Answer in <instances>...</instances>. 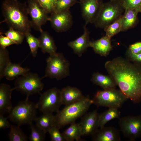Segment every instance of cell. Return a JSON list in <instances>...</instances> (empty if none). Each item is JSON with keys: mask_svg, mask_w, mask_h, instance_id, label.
Returning a JSON list of instances; mask_svg holds the SVG:
<instances>
[{"mask_svg": "<svg viewBox=\"0 0 141 141\" xmlns=\"http://www.w3.org/2000/svg\"><path fill=\"white\" fill-rule=\"evenodd\" d=\"M126 55L127 59L128 60L134 63L141 66V53L134 54L127 49Z\"/></svg>", "mask_w": 141, "mask_h": 141, "instance_id": "cell-37", "label": "cell"}, {"mask_svg": "<svg viewBox=\"0 0 141 141\" xmlns=\"http://www.w3.org/2000/svg\"><path fill=\"white\" fill-rule=\"evenodd\" d=\"M4 34L16 44H21L25 37L23 33L10 28Z\"/></svg>", "mask_w": 141, "mask_h": 141, "instance_id": "cell-32", "label": "cell"}, {"mask_svg": "<svg viewBox=\"0 0 141 141\" xmlns=\"http://www.w3.org/2000/svg\"><path fill=\"white\" fill-rule=\"evenodd\" d=\"M31 129L29 138L31 141H43L45 140L46 132L32 123L29 125Z\"/></svg>", "mask_w": 141, "mask_h": 141, "instance_id": "cell-30", "label": "cell"}, {"mask_svg": "<svg viewBox=\"0 0 141 141\" xmlns=\"http://www.w3.org/2000/svg\"><path fill=\"white\" fill-rule=\"evenodd\" d=\"M38 102L36 104L37 109L43 113H57L62 105L60 90L54 87L41 94Z\"/></svg>", "mask_w": 141, "mask_h": 141, "instance_id": "cell-9", "label": "cell"}, {"mask_svg": "<svg viewBox=\"0 0 141 141\" xmlns=\"http://www.w3.org/2000/svg\"><path fill=\"white\" fill-rule=\"evenodd\" d=\"M45 75L46 77L61 80L68 76L69 73V63L61 53L56 52L50 55L46 60Z\"/></svg>", "mask_w": 141, "mask_h": 141, "instance_id": "cell-5", "label": "cell"}, {"mask_svg": "<svg viewBox=\"0 0 141 141\" xmlns=\"http://www.w3.org/2000/svg\"><path fill=\"white\" fill-rule=\"evenodd\" d=\"M128 49L134 54L141 53V42H137L130 45Z\"/></svg>", "mask_w": 141, "mask_h": 141, "instance_id": "cell-39", "label": "cell"}, {"mask_svg": "<svg viewBox=\"0 0 141 141\" xmlns=\"http://www.w3.org/2000/svg\"><path fill=\"white\" fill-rule=\"evenodd\" d=\"M86 25L85 24L84 26L83 33L81 36L68 43L74 52L79 57L81 56L87 48L90 47V32L86 27Z\"/></svg>", "mask_w": 141, "mask_h": 141, "instance_id": "cell-16", "label": "cell"}, {"mask_svg": "<svg viewBox=\"0 0 141 141\" xmlns=\"http://www.w3.org/2000/svg\"><path fill=\"white\" fill-rule=\"evenodd\" d=\"M65 141H79L82 136L81 130L79 123L74 122L70 124V126L62 133Z\"/></svg>", "mask_w": 141, "mask_h": 141, "instance_id": "cell-25", "label": "cell"}, {"mask_svg": "<svg viewBox=\"0 0 141 141\" xmlns=\"http://www.w3.org/2000/svg\"><path fill=\"white\" fill-rule=\"evenodd\" d=\"M120 1L125 9L131 8L139 10L141 5V0H120Z\"/></svg>", "mask_w": 141, "mask_h": 141, "instance_id": "cell-36", "label": "cell"}, {"mask_svg": "<svg viewBox=\"0 0 141 141\" xmlns=\"http://www.w3.org/2000/svg\"><path fill=\"white\" fill-rule=\"evenodd\" d=\"M139 10L134 9H125L124 13L121 17L122 25V31H125L133 27L137 19Z\"/></svg>", "mask_w": 141, "mask_h": 141, "instance_id": "cell-22", "label": "cell"}, {"mask_svg": "<svg viewBox=\"0 0 141 141\" xmlns=\"http://www.w3.org/2000/svg\"><path fill=\"white\" fill-rule=\"evenodd\" d=\"M125 10L120 0H110L103 3L93 24L96 27L104 29L120 18Z\"/></svg>", "mask_w": 141, "mask_h": 141, "instance_id": "cell-4", "label": "cell"}, {"mask_svg": "<svg viewBox=\"0 0 141 141\" xmlns=\"http://www.w3.org/2000/svg\"><path fill=\"white\" fill-rule=\"evenodd\" d=\"M93 104L92 99L87 96L80 101L65 106L62 109L59 110L55 115L56 126L60 129L74 122L85 114Z\"/></svg>", "mask_w": 141, "mask_h": 141, "instance_id": "cell-3", "label": "cell"}, {"mask_svg": "<svg viewBox=\"0 0 141 141\" xmlns=\"http://www.w3.org/2000/svg\"><path fill=\"white\" fill-rule=\"evenodd\" d=\"M42 79L37 73L29 72L16 78L13 89L26 95L27 97L40 94L44 87Z\"/></svg>", "mask_w": 141, "mask_h": 141, "instance_id": "cell-7", "label": "cell"}, {"mask_svg": "<svg viewBox=\"0 0 141 141\" xmlns=\"http://www.w3.org/2000/svg\"><path fill=\"white\" fill-rule=\"evenodd\" d=\"M127 99L120 90L114 89L98 91L92 100L93 104L98 107H104L118 109Z\"/></svg>", "mask_w": 141, "mask_h": 141, "instance_id": "cell-8", "label": "cell"}, {"mask_svg": "<svg viewBox=\"0 0 141 141\" xmlns=\"http://www.w3.org/2000/svg\"><path fill=\"white\" fill-rule=\"evenodd\" d=\"M11 62L8 51L6 48L0 47V79L4 77V70Z\"/></svg>", "mask_w": 141, "mask_h": 141, "instance_id": "cell-29", "label": "cell"}, {"mask_svg": "<svg viewBox=\"0 0 141 141\" xmlns=\"http://www.w3.org/2000/svg\"><path fill=\"white\" fill-rule=\"evenodd\" d=\"M119 130L112 127L105 126L98 129L92 135L94 141H120L121 137Z\"/></svg>", "mask_w": 141, "mask_h": 141, "instance_id": "cell-15", "label": "cell"}, {"mask_svg": "<svg viewBox=\"0 0 141 141\" xmlns=\"http://www.w3.org/2000/svg\"><path fill=\"white\" fill-rule=\"evenodd\" d=\"M8 118H5L3 115H0V129H4L10 127L11 125L7 120Z\"/></svg>", "mask_w": 141, "mask_h": 141, "instance_id": "cell-40", "label": "cell"}, {"mask_svg": "<svg viewBox=\"0 0 141 141\" xmlns=\"http://www.w3.org/2000/svg\"><path fill=\"white\" fill-rule=\"evenodd\" d=\"M99 114L96 110L85 114L79 123L82 136H92L98 129Z\"/></svg>", "mask_w": 141, "mask_h": 141, "instance_id": "cell-14", "label": "cell"}, {"mask_svg": "<svg viewBox=\"0 0 141 141\" xmlns=\"http://www.w3.org/2000/svg\"><path fill=\"white\" fill-rule=\"evenodd\" d=\"M27 8L28 14L31 18L32 27L41 32L43 30L42 26L49 21L48 14L37 0H28Z\"/></svg>", "mask_w": 141, "mask_h": 141, "instance_id": "cell-11", "label": "cell"}, {"mask_svg": "<svg viewBox=\"0 0 141 141\" xmlns=\"http://www.w3.org/2000/svg\"><path fill=\"white\" fill-rule=\"evenodd\" d=\"M13 89L6 84L0 85V115L9 113L13 108L11 101Z\"/></svg>", "mask_w": 141, "mask_h": 141, "instance_id": "cell-17", "label": "cell"}, {"mask_svg": "<svg viewBox=\"0 0 141 141\" xmlns=\"http://www.w3.org/2000/svg\"><path fill=\"white\" fill-rule=\"evenodd\" d=\"M2 11L5 22L9 28L25 34L31 32L32 28L28 18L27 5L17 0H5L2 5Z\"/></svg>", "mask_w": 141, "mask_h": 141, "instance_id": "cell-2", "label": "cell"}, {"mask_svg": "<svg viewBox=\"0 0 141 141\" xmlns=\"http://www.w3.org/2000/svg\"><path fill=\"white\" fill-rule=\"evenodd\" d=\"M36 125L46 133L52 127L56 125L55 116L52 114L43 113L39 117H36L34 121Z\"/></svg>", "mask_w": 141, "mask_h": 141, "instance_id": "cell-24", "label": "cell"}, {"mask_svg": "<svg viewBox=\"0 0 141 141\" xmlns=\"http://www.w3.org/2000/svg\"><path fill=\"white\" fill-rule=\"evenodd\" d=\"M62 104L67 105L79 101L85 97L78 88L67 86L60 90Z\"/></svg>", "mask_w": 141, "mask_h": 141, "instance_id": "cell-18", "label": "cell"}, {"mask_svg": "<svg viewBox=\"0 0 141 141\" xmlns=\"http://www.w3.org/2000/svg\"><path fill=\"white\" fill-rule=\"evenodd\" d=\"M37 108L36 104L30 101L29 97L20 102L13 108L10 113L8 119L19 126L25 124H30L36 117Z\"/></svg>", "mask_w": 141, "mask_h": 141, "instance_id": "cell-6", "label": "cell"}, {"mask_svg": "<svg viewBox=\"0 0 141 141\" xmlns=\"http://www.w3.org/2000/svg\"><path fill=\"white\" fill-rule=\"evenodd\" d=\"M102 0H80L82 16L85 24L93 23L103 3Z\"/></svg>", "mask_w": 141, "mask_h": 141, "instance_id": "cell-13", "label": "cell"}, {"mask_svg": "<svg viewBox=\"0 0 141 141\" xmlns=\"http://www.w3.org/2000/svg\"><path fill=\"white\" fill-rule=\"evenodd\" d=\"M105 67L127 99L141 102V66L118 57L107 61Z\"/></svg>", "mask_w": 141, "mask_h": 141, "instance_id": "cell-1", "label": "cell"}, {"mask_svg": "<svg viewBox=\"0 0 141 141\" xmlns=\"http://www.w3.org/2000/svg\"><path fill=\"white\" fill-rule=\"evenodd\" d=\"M9 134V140L11 141H26V136L19 127L11 125Z\"/></svg>", "mask_w": 141, "mask_h": 141, "instance_id": "cell-28", "label": "cell"}, {"mask_svg": "<svg viewBox=\"0 0 141 141\" xmlns=\"http://www.w3.org/2000/svg\"><path fill=\"white\" fill-rule=\"evenodd\" d=\"M91 81L104 90L115 89L116 84L112 78L109 75H106L98 72L94 73L92 75Z\"/></svg>", "mask_w": 141, "mask_h": 141, "instance_id": "cell-21", "label": "cell"}, {"mask_svg": "<svg viewBox=\"0 0 141 141\" xmlns=\"http://www.w3.org/2000/svg\"><path fill=\"white\" fill-rule=\"evenodd\" d=\"M40 32L38 39L39 48L42 52L48 53L49 55L56 52L57 48L53 38L47 32L43 30Z\"/></svg>", "mask_w": 141, "mask_h": 141, "instance_id": "cell-20", "label": "cell"}, {"mask_svg": "<svg viewBox=\"0 0 141 141\" xmlns=\"http://www.w3.org/2000/svg\"><path fill=\"white\" fill-rule=\"evenodd\" d=\"M25 36L32 56L34 57H36L37 53L38 50L39 48L38 38H37L33 36L31 33V32L26 33Z\"/></svg>", "mask_w": 141, "mask_h": 141, "instance_id": "cell-31", "label": "cell"}, {"mask_svg": "<svg viewBox=\"0 0 141 141\" xmlns=\"http://www.w3.org/2000/svg\"><path fill=\"white\" fill-rule=\"evenodd\" d=\"M37 0L48 14H51L54 11L56 0Z\"/></svg>", "mask_w": 141, "mask_h": 141, "instance_id": "cell-35", "label": "cell"}, {"mask_svg": "<svg viewBox=\"0 0 141 141\" xmlns=\"http://www.w3.org/2000/svg\"><path fill=\"white\" fill-rule=\"evenodd\" d=\"M139 12H141V5L139 7Z\"/></svg>", "mask_w": 141, "mask_h": 141, "instance_id": "cell-41", "label": "cell"}, {"mask_svg": "<svg viewBox=\"0 0 141 141\" xmlns=\"http://www.w3.org/2000/svg\"><path fill=\"white\" fill-rule=\"evenodd\" d=\"M118 123L123 134L131 141L141 137V115L122 117L119 119Z\"/></svg>", "mask_w": 141, "mask_h": 141, "instance_id": "cell-10", "label": "cell"}, {"mask_svg": "<svg viewBox=\"0 0 141 141\" xmlns=\"http://www.w3.org/2000/svg\"><path fill=\"white\" fill-rule=\"evenodd\" d=\"M49 21L52 28L58 32L68 30L72 26L73 22L69 9L52 12L49 16Z\"/></svg>", "mask_w": 141, "mask_h": 141, "instance_id": "cell-12", "label": "cell"}, {"mask_svg": "<svg viewBox=\"0 0 141 141\" xmlns=\"http://www.w3.org/2000/svg\"><path fill=\"white\" fill-rule=\"evenodd\" d=\"M104 30L105 33V35L110 38L122 31L121 17L108 25Z\"/></svg>", "mask_w": 141, "mask_h": 141, "instance_id": "cell-27", "label": "cell"}, {"mask_svg": "<svg viewBox=\"0 0 141 141\" xmlns=\"http://www.w3.org/2000/svg\"><path fill=\"white\" fill-rule=\"evenodd\" d=\"M59 128L56 125L51 127L48 131L52 141H65L62 133H60Z\"/></svg>", "mask_w": 141, "mask_h": 141, "instance_id": "cell-34", "label": "cell"}, {"mask_svg": "<svg viewBox=\"0 0 141 141\" xmlns=\"http://www.w3.org/2000/svg\"><path fill=\"white\" fill-rule=\"evenodd\" d=\"M120 115V112L118 110V109L109 108L108 110L99 114V127L100 128L104 127L108 122L113 119L119 118Z\"/></svg>", "mask_w": 141, "mask_h": 141, "instance_id": "cell-26", "label": "cell"}, {"mask_svg": "<svg viewBox=\"0 0 141 141\" xmlns=\"http://www.w3.org/2000/svg\"><path fill=\"white\" fill-rule=\"evenodd\" d=\"M27 68H24L18 64L9 63L5 68L4 73V77L9 80H12L15 78L24 75L29 71Z\"/></svg>", "mask_w": 141, "mask_h": 141, "instance_id": "cell-23", "label": "cell"}, {"mask_svg": "<svg viewBox=\"0 0 141 141\" xmlns=\"http://www.w3.org/2000/svg\"><path fill=\"white\" fill-rule=\"evenodd\" d=\"M77 2V0H56L54 12H58L69 9Z\"/></svg>", "mask_w": 141, "mask_h": 141, "instance_id": "cell-33", "label": "cell"}, {"mask_svg": "<svg viewBox=\"0 0 141 141\" xmlns=\"http://www.w3.org/2000/svg\"><path fill=\"white\" fill-rule=\"evenodd\" d=\"M111 39L105 35L97 40L90 41V47L93 49L95 53L106 56L113 49Z\"/></svg>", "mask_w": 141, "mask_h": 141, "instance_id": "cell-19", "label": "cell"}, {"mask_svg": "<svg viewBox=\"0 0 141 141\" xmlns=\"http://www.w3.org/2000/svg\"><path fill=\"white\" fill-rule=\"evenodd\" d=\"M15 44V43L9 38L6 36H4L0 34V47L4 48L10 45Z\"/></svg>", "mask_w": 141, "mask_h": 141, "instance_id": "cell-38", "label": "cell"}]
</instances>
